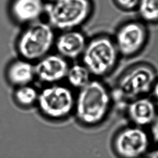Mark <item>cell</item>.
<instances>
[{"label": "cell", "mask_w": 158, "mask_h": 158, "mask_svg": "<svg viewBox=\"0 0 158 158\" xmlns=\"http://www.w3.org/2000/svg\"><path fill=\"white\" fill-rule=\"evenodd\" d=\"M114 102L112 91L102 81L91 79L75 95L73 114L81 125L96 127L107 118Z\"/></svg>", "instance_id": "cell-1"}, {"label": "cell", "mask_w": 158, "mask_h": 158, "mask_svg": "<svg viewBox=\"0 0 158 158\" xmlns=\"http://www.w3.org/2000/svg\"><path fill=\"white\" fill-rule=\"evenodd\" d=\"M157 78V70L151 64L141 62L130 67L120 75L112 90L114 101L125 106L133 99L149 96Z\"/></svg>", "instance_id": "cell-2"}, {"label": "cell", "mask_w": 158, "mask_h": 158, "mask_svg": "<svg viewBox=\"0 0 158 158\" xmlns=\"http://www.w3.org/2000/svg\"><path fill=\"white\" fill-rule=\"evenodd\" d=\"M91 11L90 0H54L44 7L48 23L52 28L65 31L83 24Z\"/></svg>", "instance_id": "cell-3"}, {"label": "cell", "mask_w": 158, "mask_h": 158, "mask_svg": "<svg viewBox=\"0 0 158 158\" xmlns=\"http://www.w3.org/2000/svg\"><path fill=\"white\" fill-rule=\"evenodd\" d=\"M75 100V95L70 86L56 83L47 85L39 91L36 105L44 117L59 121L73 114Z\"/></svg>", "instance_id": "cell-4"}, {"label": "cell", "mask_w": 158, "mask_h": 158, "mask_svg": "<svg viewBox=\"0 0 158 158\" xmlns=\"http://www.w3.org/2000/svg\"><path fill=\"white\" fill-rule=\"evenodd\" d=\"M119 53L114 41L106 36H99L87 43L81 55L83 64L91 76L102 77L115 69Z\"/></svg>", "instance_id": "cell-5"}, {"label": "cell", "mask_w": 158, "mask_h": 158, "mask_svg": "<svg viewBox=\"0 0 158 158\" xmlns=\"http://www.w3.org/2000/svg\"><path fill=\"white\" fill-rule=\"evenodd\" d=\"M112 147L118 158H146L153 143L147 128L128 123L117 131Z\"/></svg>", "instance_id": "cell-6"}, {"label": "cell", "mask_w": 158, "mask_h": 158, "mask_svg": "<svg viewBox=\"0 0 158 158\" xmlns=\"http://www.w3.org/2000/svg\"><path fill=\"white\" fill-rule=\"evenodd\" d=\"M54 43L52 27L48 23L35 22L22 33L17 42V49L23 59L38 61L48 55Z\"/></svg>", "instance_id": "cell-7"}, {"label": "cell", "mask_w": 158, "mask_h": 158, "mask_svg": "<svg viewBox=\"0 0 158 158\" xmlns=\"http://www.w3.org/2000/svg\"><path fill=\"white\" fill-rule=\"evenodd\" d=\"M148 37L145 26L139 22H129L117 30L114 43L119 54L131 57L137 54L144 46Z\"/></svg>", "instance_id": "cell-8"}, {"label": "cell", "mask_w": 158, "mask_h": 158, "mask_svg": "<svg viewBox=\"0 0 158 158\" xmlns=\"http://www.w3.org/2000/svg\"><path fill=\"white\" fill-rule=\"evenodd\" d=\"M69 65L65 58L59 54H48L35 65L36 78L47 85L60 83L65 79Z\"/></svg>", "instance_id": "cell-9"}, {"label": "cell", "mask_w": 158, "mask_h": 158, "mask_svg": "<svg viewBox=\"0 0 158 158\" xmlns=\"http://www.w3.org/2000/svg\"><path fill=\"white\" fill-rule=\"evenodd\" d=\"M130 124L148 128L158 112V104L149 96L133 99L124 106Z\"/></svg>", "instance_id": "cell-10"}, {"label": "cell", "mask_w": 158, "mask_h": 158, "mask_svg": "<svg viewBox=\"0 0 158 158\" xmlns=\"http://www.w3.org/2000/svg\"><path fill=\"white\" fill-rule=\"evenodd\" d=\"M86 44L83 34L73 30L64 31L55 41L59 55L65 59H75L81 56Z\"/></svg>", "instance_id": "cell-11"}, {"label": "cell", "mask_w": 158, "mask_h": 158, "mask_svg": "<svg viewBox=\"0 0 158 158\" xmlns=\"http://www.w3.org/2000/svg\"><path fill=\"white\" fill-rule=\"evenodd\" d=\"M43 0H13L10 12L13 18L20 23H32L44 12Z\"/></svg>", "instance_id": "cell-12"}, {"label": "cell", "mask_w": 158, "mask_h": 158, "mask_svg": "<svg viewBox=\"0 0 158 158\" xmlns=\"http://www.w3.org/2000/svg\"><path fill=\"white\" fill-rule=\"evenodd\" d=\"M7 78L14 87L30 85L36 78L35 65L25 59H19L12 62L7 70Z\"/></svg>", "instance_id": "cell-13"}, {"label": "cell", "mask_w": 158, "mask_h": 158, "mask_svg": "<svg viewBox=\"0 0 158 158\" xmlns=\"http://www.w3.org/2000/svg\"><path fill=\"white\" fill-rule=\"evenodd\" d=\"M91 79V73L83 64L69 67L65 77L69 86L78 90L88 84Z\"/></svg>", "instance_id": "cell-14"}, {"label": "cell", "mask_w": 158, "mask_h": 158, "mask_svg": "<svg viewBox=\"0 0 158 158\" xmlns=\"http://www.w3.org/2000/svg\"><path fill=\"white\" fill-rule=\"evenodd\" d=\"M39 91L31 84L15 88L14 99L16 104L23 108H28L36 104Z\"/></svg>", "instance_id": "cell-15"}, {"label": "cell", "mask_w": 158, "mask_h": 158, "mask_svg": "<svg viewBox=\"0 0 158 158\" xmlns=\"http://www.w3.org/2000/svg\"><path fill=\"white\" fill-rule=\"evenodd\" d=\"M137 8L141 18L144 21L158 22V0H139Z\"/></svg>", "instance_id": "cell-16"}, {"label": "cell", "mask_w": 158, "mask_h": 158, "mask_svg": "<svg viewBox=\"0 0 158 158\" xmlns=\"http://www.w3.org/2000/svg\"><path fill=\"white\" fill-rule=\"evenodd\" d=\"M147 130L153 144L158 146V112Z\"/></svg>", "instance_id": "cell-17"}, {"label": "cell", "mask_w": 158, "mask_h": 158, "mask_svg": "<svg viewBox=\"0 0 158 158\" xmlns=\"http://www.w3.org/2000/svg\"><path fill=\"white\" fill-rule=\"evenodd\" d=\"M117 4L125 10H131L136 8L139 0H115Z\"/></svg>", "instance_id": "cell-18"}, {"label": "cell", "mask_w": 158, "mask_h": 158, "mask_svg": "<svg viewBox=\"0 0 158 158\" xmlns=\"http://www.w3.org/2000/svg\"><path fill=\"white\" fill-rule=\"evenodd\" d=\"M149 96L158 104V78L152 85Z\"/></svg>", "instance_id": "cell-19"}, {"label": "cell", "mask_w": 158, "mask_h": 158, "mask_svg": "<svg viewBox=\"0 0 158 158\" xmlns=\"http://www.w3.org/2000/svg\"><path fill=\"white\" fill-rule=\"evenodd\" d=\"M146 158H158V146L152 147Z\"/></svg>", "instance_id": "cell-20"}, {"label": "cell", "mask_w": 158, "mask_h": 158, "mask_svg": "<svg viewBox=\"0 0 158 158\" xmlns=\"http://www.w3.org/2000/svg\"><path fill=\"white\" fill-rule=\"evenodd\" d=\"M46 1H48V2H52V1H54V0H46Z\"/></svg>", "instance_id": "cell-21"}]
</instances>
